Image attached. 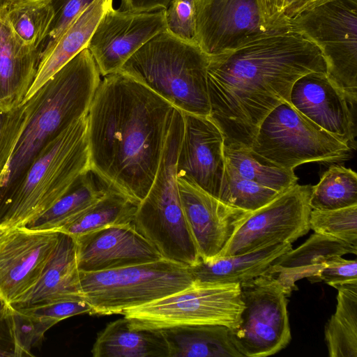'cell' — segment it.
I'll return each instance as SVG.
<instances>
[{"mask_svg": "<svg viewBox=\"0 0 357 357\" xmlns=\"http://www.w3.org/2000/svg\"><path fill=\"white\" fill-rule=\"evenodd\" d=\"M325 72L319 48L287 23L225 54L209 56L208 118L225 146L250 149L266 116L288 102L294 83L311 72Z\"/></svg>", "mask_w": 357, "mask_h": 357, "instance_id": "cell-1", "label": "cell"}, {"mask_svg": "<svg viewBox=\"0 0 357 357\" xmlns=\"http://www.w3.org/2000/svg\"><path fill=\"white\" fill-rule=\"evenodd\" d=\"M174 108L123 73L104 76L87 114L91 167L139 203L156 175Z\"/></svg>", "mask_w": 357, "mask_h": 357, "instance_id": "cell-2", "label": "cell"}, {"mask_svg": "<svg viewBox=\"0 0 357 357\" xmlns=\"http://www.w3.org/2000/svg\"><path fill=\"white\" fill-rule=\"evenodd\" d=\"M100 80L98 66L85 48L23 101L26 119L0 176V225L27 169L49 142L88 114Z\"/></svg>", "mask_w": 357, "mask_h": 357, "instance_id": "cell-3", "label": "cell"}, {"mask_svg": "<svg viewBox=\"0 0 357 357\" xmlns=\"http://www.w3.org/2000/svg\"><path fill=\"white\" fill-rule=\"evenodd\" d=\"M208 62L209 56L196 42L181 39L167 30L144 44L119 71L143 84L174 107L208 116Z\"/></svg>", "mask_w": 357, "mask_h": 357, "instance_id": "cell-4", "label": "cell"}, {"mask_svg": "<svg viewBox=\"0 0 357 357\" xmlns=\"http://www.w3.org/2000/svg\"><path fill=\"white\" fill-rule=\"evenodd\" d=\"M90 167L86 114L36 156L15 190L1 225L26 226L50 208Z\"/></svg>", "mask_w": 357, "mask_h": 357, "instance_id": "cell-5", "label": "cell"}, {"mask_svg": "<svg viewBox=\"0 0 357 357\" xmlns=\"http://www.w3.org/2000/svg\"><path fill=\"white\" fill-rule=\"evenodd\" d=\"M183 128V119L172 116L156 175L137 206L133 224L163 259L192 266L201 258L183 213L176 176Z\"/></svg>", "mask_w": 357, "mask_h": 357, "instance_id": "cell-6", "label": "cell"}, {"mask_svg": "<svg viewBox=\"0 0 357 357\" xmlns=\"http://www.w3.org/2000/svg\"><path fill=\"white\" fill-rule=\"evenodd\" d=\"M91 314H122L192 286L188 266L165 259L97 272L79 271Z\"/></svg>", "mask_w": 357, "mask_h": 357, "instance_id": "cell-7", "label": "cell"}, {"mask_svg": "<svg viewBox=\"0 0 357 357\" xmlns=\"http://www.w3.org/2000/svg\"><path fill=\"white\" fill-rule=\"evenodd\" d=\"M285 22L313 43L325 61L326 75L356 105L357 101V0H331Z\"/></svg>", "mask_w": 357, "mask_h": 357, "instance_id": "cell-8", "label": "cell"}, {"mask_svg": "<svg viewBox=\"0 0 357 357\" xmlns=\"http://www.w3.org/2000/svg\"><path fill=\"white\" fill-rule=\"evenodd\" d=\"M250 149L289 169L309 162L346 160L351 151L288 102L280 103L266 116Z\"/></svg>", "mask_w": 357, "mask_h": 357, "instance_id": "cell-9", "label": "cell"}, {"mask_svg": "<svg viewBox=\"0 0 357 357\" xmlns=\"http://www.w3.org/2000/svg\"><path fill=\"white\" fill-rule=\"evenodd\" d=\"M243 309L238 283L195 284L122 312L137 328L165 329L195 324L236 328Z\"/></svg>", "mask_w": 357, "mask_h": 357, "instance_id": "cell-10", "label": "cell"}, {"mask_svg": "<svg viewBox=\"0 0 357 357\" xmlns=\"http://www.w3.org/2000/svg\"><path fill=\"white\" fill-rule=\"evenodd\" d=\"M243 309L231 340L243 357H265L283 349L291 336L288 295L280 283L264 273L240 284Z\"/></svg>", "mask_w": 357, "mask_h": 357, "instance_id": "cell-11", "label": "cell"}, {"mask_svg": "<svg viewBox=\"0 0 357 357\" xmlns=\"http://www.w3.org/2000/svg\"><path fill=\"white\" fill-rule=\"evenodd\" d=\"M311 188L296 184L267 204L248 213L215 259L280 243H292L305 235L310 229Z\"/></svg>", "mask_w": 357, "mask_h": 357, "instance_id": "cell-12", "label": "cell"}, {"mask_svg": "<svg viewBox=\"0 0 357 357\" xmlns=\"http://www.w3.org/2000/svg\"><path fill=\"white\" fill-rule=\"evenodd\" d=\"M195 2V41L208 56L233 51L282 26L268 20L262 0Z\"/></svg>", "mask_w": 357, "mask_h": 357, "instance_id": "cell-13", "label": "cell"}, {"mask_svg": "<svg viewBox=\"0 0 357 357\" xmlns=\"http://www.w3.org/2000/svg\"><path fill=\"white\" fill-rule=\"evenodd\" d=\"M165 10L129 12L112 6L105 12L87 46L100 75L118 72L144 44L167 30Z\"/></svg>", "mask_w": 357, "mask_h": 357, "instance_id": "cell-14", "label": "cell"}, {"mask_svg": "<svg viewBox=\"0 0 357 357\" xmlns=\"http://www.w3.org/2000/svg\"><path fill=\"white\" fill-rule=\"evenodd\" d=\"M59 232L10 227L0 237V297L13 305L38 282Z\"/></svg>", "mask_w": 357, "mask_h": 357, "instance_id": "cell-15", "label": "cell"}, {"mask_svg": "<svg viewBox=\"0 0 357 357\" xmlns=\"http://www.w3.org/2000/svg\"><path fill=\"white\" fill-rule=\"evenodd\" d=\"M182 113L184 128L176 159V178L218 199L225 167L224 135L208 116Z\"/></svg>", "mask_w": 357, "mask_h": 357, "instance_id": "cell-16", "label": "cell"}, {"mask_svg": "<svg viewBox=\"0 0 357 357\" xmlns=\"http://www.w3.org/2000/svg\"><path fill=\"white\" fill-rule=\"evenodd\" d=\"M288 102L336 139L356 149L355 105L330 80L325 72H311L292 85Z\"/></svg>", "mask_w": 357, "mask_h": 357, "instance_id": "cell-17", "label": "cell"}, {"mask_svg": "<svg viewBox=\"0 0 357 357\" xmlns=\"http://www.w3.org/2000/svg\"><path fill=\"white\" fill-rule=\"evenodd\" d=\"M181 202L201 260H214L250 212L220 201L197 185L176 178Z\"/></svg>", "mask_w": 357, "mask_h": 357, "instance_id": "cell-18", "label": "cell"}, {"mask_svg": "<svg viewBox=\"0 0 357 357\" xmlns=\"http://www.w3.org/2000/svg\"><path fill=\"white\" fill-rule=\"evenodd\" d=\"M79 271L116 269L162 259L134 224L111 226L74 238Z\"/></svg>", "mask_w": 357, "mask_h": 357, "instance_id": "cell-19", "label": "cell"}, {"mask_svg": "<svg viewBox=\"0 0 357 357\" xmlns=\"http://www.w3.org/2000/svg\"><path fill=\"white\" fill-rule=\"evenodd\" d=\"M41 50L25 43L0 8V107L21 104L37 73Z\"/></svg>", "mask_w": 357, "mask_h": 357, "instance_id": "cell-20", "label": "cell"}, {"mask_svg": "<svg viewBox=\"0 0 357 357\" xmlns=\"http://www.w3.org/2000/svg\"><path fill=\"white\" fill-rule=\"evenodd\" d=\"M59 300H84L75 239L61 232L38 282L12 305L22 307Z\"/></svg>", "mask_w": 357, "mask_h": 357, "instance_id": "cell-21", "label": "cell"}, {"mask_svg": "<svg viewBox=\"0 0 357 357\" xmlns=\"http://www.w3.org/2000/svg\"><path fill=\"white\" fill-rule=\"evenodd\" d=\"M356 253L357 247L314 232L297 248H291L275 259L264 273L275 278L289 295L299 280L306 278L315 282L320 269L328 259Z\"/></svg>", "mask_w": 357, "mask_h": 357, "instance_id": "cell-22", "label": "cell"}, {"mask_svg": "<svg viewBox=\"0 0 357 357\" xmlns=\"http://www.w3.org/2000/svg\"><path fill=\"white\" fill-rule=\"evenodd\" d=\"M112 6L113 0H95L67 29L54 45L41 55L35 79L25 99L82 50L87 48L96 26L105 12Z\"/></svg>", "mask_w": 357, "mask_h": 357, "instance_id": "cell-23", "label": "cell"}, {"mask_svg": "<svg viewBox=\"0 0 357 357\" xmlns=\"http://www.w3.org/2000/svg\"><path fill=\"white\" fill-rule=\"evenodd\" d=\"M291 248V243H283L211 261L200 259L188 267L195 284H241L263 275L275 259Z\"/></svg>", "mask_w": 357, "mask_h": 357, "instance_id": "cell-24", "label": "cell"}, {"mask_svg": "<svg viewBox=\"0 0 357 357\" xmlns=\"http://www.w3.org/2000/svg\"><path fill=\"white\" fill-rule=\"evenodd\" d=\"M94 357H169L162 330L132 327L123 317L109 323L91 349Z\"/></svg>", "mask_w": 357, "mask_h": 357, "instance_id": "cell-25", "label": "cell"}, {"mask_svg": "<svg viewBox=\"0 0 357 357\" xmlns=\"http://www.w3.org/2000/svg\"><path fill=\"white\" fill-rule=\"evenodd\" d=\"M114 190L117 189L90 167L50 208L25 227L57 231L71 218Z\"/></svg>", "mask_w": 357, "mask_h": 357, "instance_id": "cell-26", "label": "cell"}, {"mask_svg": "<svg viewBox=\"0 0 357 357\" xmlns=\"http://www.w3.org/2000/svg\"><path fill=\"white\" fill-rule=\"evenodd\" d=\"M169 357H243L229 328L218 324L183 325L162 329Z\"/></svg>", "mask_w": 357, "mask_h": 357, "instance_id": "cell-27", "label": "cell"}, {"mask_svg": "<svg viewBox=\"0 0 357 357\" xmlns=\"http://www.w3.org/2000/svg\"><path fill=\"white\" fill-rule=\"evenodd\" d=\"M138 204L120 191L112 190L57 231L75 238L107 227L132 224Z\"/></svg>", "mask_w": 357, "mask_h": 357, "instance_id": "cell-28", "label": "cell"}, {"mask_svg": "<svg viewBox=\"0 0 357 357\" xmlns=\"http://www.w3.org/2000/svg\"><path fill=\"white\" fill-rule=\"evenodd\" d=\"M337 289L335 313L325 326V341L330 357H357V282Z\"/></svg>", "mask_w": 357, "mask_h": 357, "instance_id": "cell-29", "label": "cell"}, {"mask_svg": "<svg viewBox=\"0 0 357 357\" xmlns=\"http://www.w3.org/2000/svg\"><path fill=\"white\" fill-rule=\"evenodd\" d=\"M225 160L241 177L283 192L297 184L294 169L278 166L248 148L224 147Z\"/></svg>", "mask_w": 357, "mask_h": 357, "instance_id": "cell-30", "label": "cell"}, {"mask_svg": "<svg viewBox=\"0 0 357 357\" xmlns=\"http://www.w3.org/2000/svg\"><path fill=\"white\" fill-rule=\"evenodd\" d=\"M312 209L331 211L357 205V175L352 169L333 165L311 188Z\"/></svg>", "mask_w": 357, "mask_h": 357, "instance_id": "cell-31", "label": "cell"}, {"mask_svg": "<svg viewBox=\"0 0 357 357\" xmlns=\"http://www.w3.org/2000/svg\"><path fill=\"white\" fill-rule=\"evenodd\" d=\"M1 9L13 31L25 43L40 48L54 15L48 0L26 1Z\"/></svg>", "mask_w": 357, "mask_h": 357, "instance_id": "cell-32", "label": "cell"}, {"mask_svg": "<svg viewBox=\"0 0 357 357\" xmlns=\"http://www.w3.org/2000/svg\"><path fill=\"white\" fill-rule=\"evenodd\" d=\"M281 193L241 177L225 162L218 195V199L225 204L252 212Z\"/></svg>", "mask_w": 357, "mask_h": 357, "instance_id": "cell-33", "label": "cell"}, {"mask_svg": "<svg viewBox=\"0 0 357 357\" xmlns=\"http://www.w3.org/2000/svg\"><path fill=\"white\" fill-rule=\"evenodd\" d=\"M8 314L15 357L33 356L32 349L39 347L45 333L57 324L12 305H8Z\"/></svg>", "mask_w": 357, "mask_h": 357, "instance_id": "cell-34", "label": "cell"}, {"mask_svg": "<svg viewBox=\"0 0 357 357\" xmlns=\"http://www.w3.org/2000/svg\"><path fill=\"white\" fill-rule=\"evenodd\" d=\"M310 229L357 247V205L321 211L311 209Z\"/></svg>", "mask_w": 357, "mask_h": 357, "instance_id": "cell-35", "label": "cell"}, {"mask_svg": "<svg viewBox=\"0 0 357 357\" xmlns=\"http://www.w3.org/2000/svg\"><path fill=\"white\" fill-rule=\"evenodd\" d=\"M94 1L48 0L54 15L47 37L40 45V56L54 45L67 29Z\"/></svg>", "mask_w": 357, "mask_h": 357, "instance_id": "cell-36", "label": "cell"}, {"mask_svg": "<svg viewBox=\"0 0 357 357\" xmlns=\"http://www.w3.org/2000/svg\"><path fill=\"white\" fill-rule=\"evenodd\" d=\"M26 103L0 107V176L3 173L26 119Z\"/></svg>", "mask_w": 357, "mask_h": 357, "instance_id": "cell-37", "label": "cell"}, {"mask_svg": "<svg viewBox=\"0 0 357 357\" xmlns=\"http://www.w3.org/2000/svg\"><path fill=\"white\" fill-rule=\"evenodd\" d=\"M167 30L186 41H195L196 8L195 0H172L165 10Z\"/></svg>", "mask_w": 357, "mask_h": 357, "instance_id": "cell-38", "label": "cell"}, {"mask_svg": "<svg viewBox=\"0 0 357 357\" xmlns=\"http://www.w3.org/2000/svg\"><path fill=\"white\" fill-rule=\"evenodd\" d=\"M17 307L29 314L57 323L75 315L84 313L91 314V307L84 300L52 301Z\"/></svg>", "mask_w": 357, "mask_h": 357, "instance_id": "cell-39", "label": "cell"}, {"mask_svg": "<svg viewBox=\"0 0 357 357\" xmlns=\"http://www.w3.org/2000/svg\"><path fill=\"white\" fill-rule=\"evenodd\" d=\"M316 281H324L334 288L357 282V261L345 259L340 255L332 257L324 264Z\"/></svg>", "mask_w": 357, "mask_h": 357, "instance_id": "cell-40", "label": "cell"}, {"mask_svg": "<svg viewBox=\"0 0 357 357\" xmlns=\"http://www.w3.org/2000/svg\"><path fill=\"white\" fill-rule=\"evenodd\" d=\"M8 308V305L0 297V357H15Z\"/></svg>", "mask_w": 357, "mask_h": 357, "instance_id": "cell-41", "label": "cell"}, {"mask_svg": "<svg viewBox=\"0 0 357 357\" xmlns=\"http://www.w3.org/2000/svg\"><path fill=\"white\" fill-rule=\"evenodd\" d=\"M172 0H121V10L129 12H151L166 9Z\"/></svg>", "mask_w": 357, "mask_h": 357, "instance_id": "cell-42", "label": "cell"}, {"mask_svg": "<svg viewBox=\"0 0 357 357\" xmlns=\"http://www.w3.org/2000/svg\"><path fill=\"white\" fill-rule=\"evenodd\" d=\"M284 1L262 0L268 20L275 26L283 24L280 22V18L284 8Z\"/></svg>", "mask_w": 357, "mask_h": 357, "instance_id": "cell-43", "label": "cell"}, {"mask_svg": "<svg viewBox=\"0 0 357 357\" xmlns=\"http://www.w3.org/2000/svg\"><path fill=\"white\" fill-rule=\"evenodd\" d=\"M31 1H43V0H0V8H6L15 4Z\"/></svg>", "mask_w": 357, "mask_h": 357, "instance_id": "cell-44", "label": "cell"}, {"mask_svg": "<svg viewBox=\"0 0 357 357\" xmlns=\"http://www.w3.org/2000/svg\"><path fill=\"white\" fill-rule=\"evenodd\" d=\"M10 227L0 225V237L9 229Z\"/></svg>", "mask_w": 357, "mask_h": 357, "instance_id": "cell-45", "label": "cell"}, {"mask_svg": "<svg viewBox=\"0 0 357 357\" xmlns=\"http://www.w3.org/2000/svg\"><path fill=\"white\" fill-rule=\"evenodd\" d=\"M331 1V0H321V3H324V2H326V1ZM320 3V4H321Z\"/></svg>", "mask_w": 357, "mask_h": 357, "instance_id": "cell-46", "label": "cell"}]
</instances>
